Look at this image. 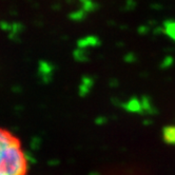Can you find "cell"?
I'll list each match as a JSON object with an SVG mask.
<instances>
[{
	"mask_svg": "<svg viewBox=\"0 0 175 175\" xmlns=\"http://www.w3.org/2000/svg\"><path fill=\"white\" fill-rule=\"evenodd\" d=\"M29 160L21 141L14 133L0 128V175H27Z\"/></svg>",
	"mask_w": 175,
	"mask_h": 175,
	"instance_id": "1",
	"label": "cell"
}]
</instances>
